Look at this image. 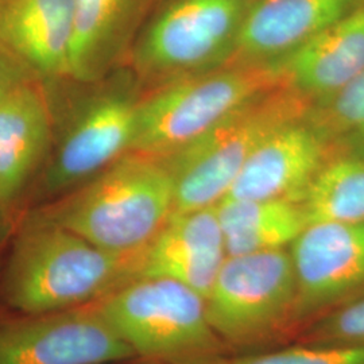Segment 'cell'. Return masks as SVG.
<instances>
[{"instance_id": "4fadbf2b", "label": "cell", "mask_w": 364, "mask_h": 364, "mask_svg": "<svg viewBox=\"0 0 364 364\" xmlns=\"http://www.w3.org/2000/svg\"><path fill=\"white\" fill-rule=\"evenodd\" d=\"M363 7L364 0H254L228 64L274 63Z\"/></svg>"}, {"instance_id": "30bf717a", "label": "cell", "mask_w": 364, "mask_h": 364, "mask_svg": "<svg viewBox=\"0 0 364 364\" xmlns=\"http://www.w3.org/2000/svg\"><path fill=\"white\" fill-rule=\"evenodd\" d=\"M289 251L297 279L299 333L314 318L363 296L364 221L309 224Z\"/></svg>"}, {"instance_id": "8fae6325", "label": "cell", "mask_w": 364, "mask_h": 364, "mask_svg": "<svg viewBox=\"0 0 364 364\" xmlns=\"http://www.w3.org/2000/svg\"><path fill=\"white\" fill-rule=\"evenodd\" d=\"M332 146L306 119L275 131L250 156L224 198L301 203Z\"/></svg>"}, {"instance_id": "3957f363", "label": "cell", "mask_w": 364, "mask_h": 364, "mask_svg": "<svg viewBox=\"0 0 364 364\" xmlns=\"http://www.w3.org/2000/svg\"><path fill=\"white\" fill-rule=\"evenodd\" d=\"M313 102L279 85L236 108L204 135L164 156L174 181V212L218 205L260 144L275 131L306 119Z\"/></svg>"}, {"instance_id": "603a6c76", "label": "cell", "mask_w": 364, "mask_h": 364, "mask_svg": "<svg viewBox=\"0 0 364 364\" xmlns=\"http://www.w3.org/2000/svg\"><path fill=\"white\" fill-rule=\"evenodd\" d=\"M36 80L39 78L13 53L0 45V100L21 85Z\"/></svg>"}, {"instance_id": "d6986e66", "label": "cell", "mask_w": 364, "mask_h": 364, "mask_svg": "<svg viewBox=\"0 0 364 364\" xmlns=\"http://www.w3.org/2000/svg\"><path fill=\"white\" fill-rule=\"evenodd\" d=\"M301 204L308 225L363 223L364 156H331L309 185Z\"/></svg>"}, {"instance_id": "cb8c5ba5", "label": "cell", "mask_w": 364, "mask_h": 364, "mask_svg": "<svg viewBox=\"0 0 364 364\" xmlns=\"http://www.w3.org/2000/svg\"><path fill=\"white\" fill-rule=\"evenodd\" d=\"M142 364H162V363H156V362H146V360H144V363Z\"/></svg>"}, {"instance_id": "9c48e42d", "label": "cell", "mask_w": 364, "mask_h": 364, "mask_svg": "<svg viewBox=\"0 0 364 364\" xmlns=\"http://www.w3.org/2000/svg\"><path fill=\"white\" fill-rule=\"evenodd\" d=\"M135 358L92 305L0 318V364H115Z\"/></svg>"}, {"instance_id": "ac0fdd59", "label": "cell", "mask_w": 364, "mask_h": 364, "mask_svg": "<svg viewBox=\"0 0 364 364\" xmlns=\"http://www.w3.org/2000/svg\"><path fill=\"white\" fill-rule=\"evenodd\" d=\"M216 209L227 257L289 248L308 227L296 201L223 198Z\"/></svg>"}, {"instance_id": "ffe728a7", "label": "cell", "mask_w": 364, "mask_h": 364, "mask_svg": "<svg viewBox=\"0 0 364 364\" xmlns=\"http://www.w3.org/2000/svg\"><path fill=\"white\" fill-rule=\"evenodd\" d=\"M364 119V70L326 102L313 105L308 120L320 131L335 156L338 146Z\"/></svg>"}, {"instance_id": "5bb4252c", "label": "cell", "mask_w": 364, "mask_h": 364, "mask_svg": "<svg viewBox=\"0 0 364 364\" xmlns=\"http://www.w3.org/2000/svg\"><path fill=\"white\" fill-rule=\"evenodd\" d=\"M225 258L216 205L174 212L147 248L142 275L169 278L207 299Z\"/></svg>"}, {"instance_id": "2e32d148", "label": "cell", "mask_w": 364, "mask_h": 364, "mask_svg": "<svg viewBox=\"0 0 364 364\" xmlns=\"http://www.w3.org/2000/svg\"><path fill=\"white\" fill-rule=\"evenodd\" d=\"M45 82L30 81L0 100V204H10L49 156L54 115Z\"/></svg>"}, {"instance_id": "7402d4cb", "label": "cell", "mask_w": 364, "mask_h": 364, "mask_svg": "<svg viewBox=\"0 0 364 364\" xmlns=\"http://www.w3.org/2000/svg\"><path fill=\"white\" fill-rule=\"evenodd\" d=\"M294 343L331 347H364V294L314 318Z\"/></svg>"}, {"instance_id": "52a82bcc", "label": "cell", "mask_w": 364, "mask_h": 364, "mask_svg": "<svg viewBox=\"0 0 364 364\" xmlns=\"http://www.w3.org/2000/svg\"><path fill=\"white\" fill-rule=\"evenodd\" d=\"M254 0H158L131 49V70L156 87L227 65Z\"/></svg>"}, {"instance_id": "5b68a950", "label": "cell", "mask_w": 364, "mask_h": 364, "mask_svg": "<svg viewBox=\"0 0 364 364\" xmlns=\"http://www.w3.org/2000/svg\"><path fill=\"white\" fill-rule=\"evenodd\" d=\"M205 306L209 324L230 353L294 341L297 279L289 248L227 257Z\"/></svg>"}, {"instance_id": "7a4b0ae2", "label": "cell", "mask_w": 364, "mask_h": 364, "mask_svg": "<svg viewBox=\"0 0 364 364\" xmlns=\"http://www.w3.org/2000/svg\"><path fill=\"white\" fill-rule=\"evenodd\" d=\"M173 210L174 181L166 159L131 150L34 219L108 251L135 252L149 248Z\"/></svg>"}, {"instance_id": "44dd1931", "label": "cell", "mask_w": 364, "mask_h": 364, "mask_svg": "<svg viewBox=\"0 0 364 364\" xmlns=\"http://www.w3.org/2000/svg\"><path fill=\"white\" fill-rule=\"evenodd\" d=\"M193 364H364V347L296 343L279 350L227 353Z\"/></svg>"}, {"instance_id": "8992f818", "label": "cell", "mask_w": 364, "mask_h": 364, "mask_svg": "<svg viewBox=\"0 0 364 364\" xmlns=\"http://www.w3.org/2000/svg\"><path fill=\"white\" fill-rule=\"evenodd\" d=\"M279 85L285 82L274 63L227 64L159 84L139 100L131 150L171 156L240 105Z\"/></svg>"}, {"instance_id": "7c38bea8", "label": "cell", "mask_w": 364, "mask_h": 364, "mask_svg": "<svg viewBox=\"0 0 364 364\" xmlns=\"http://www.w3.org/2000/svg\"><path fill=\"white\" fill-rule=\"evenodd\" d=\"M158 0H75L68 80L93 84L127 60Z\"/></svg>"}, {"instance_id": "e0dca14e", "label": "cell", "mask_w": 364, "mask_h": 364, "mask_svg": "<svg viewBox=\"0 0 364 364\" xmlns=\"http://www.w3.org/2000/svg\"><path fill=\"white\" fill-rule=\"evenodd\" d=\"M289 88L323 103L364 70V7L274 61Z\"/></svg>"}, {"instance_id": "6da1fadb", "label": "cell", "mask_w": 364, "mask_h": 364, "mask_svg": "<svg viewBox=\"0 0 364 364\" xmlns=\"http://www.w3.org/2000/svg\"><path fill=\"white\" fill-rule=\"evenodd\" d=\"M147 248L114 252L31 218L3 278L6 302L22 314L63 312L105 299L144 272Z\"/></svg>"}, {"instance_id": "277c9868", "label": "cell", "mask_w": 364, "mask_h": 364, "mask_svg": "<svg viewBox=\"0 0 364 364\" xmlns=\"http://www.w3.org/2000/svg\"><path fill=\"white\" fill-rule=\"evenodd\" d=\"M90 305L146 362L193 364L230 353L209 324L205 299L169 278L139 275Z\"/></svg>"}, {"instance_id": "9a60e30c", "label": "cell", "mask_w": 364, "mask_h": 364, "mask_svg": "<svg viewBox=\"0 0 364 364\" xmlns=\"http://www.w3.org/2000/svg\"><path fill=\"white\" fill-rule=\"evenodd\" d=\"M75 0H0V45L42 81L68 80Z\"/></svg>"}, {"instance_id": "ba28073f", "label": "cell", "mask_w": 364, "mask_h": 364, "mask_svg": "<svg viewBox=\"0 0 364 364\" xmlns=\"http://www.w3.org/2000/svg\"><path fill=\"white\" fill-rule=\"evenodd\" d=\"M134 72L109 75L69 109L46 158L39 195L69 193L131 151L142 97Z\"/></svg>"}]
</instances>
